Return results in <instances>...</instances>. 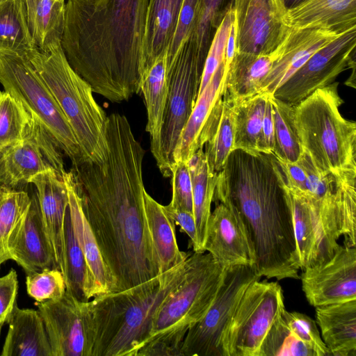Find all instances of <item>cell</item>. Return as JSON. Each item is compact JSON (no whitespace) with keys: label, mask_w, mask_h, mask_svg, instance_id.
Here are the masks:
<instances>
[{"label":"cell","mask_w":356,"mask_h":356,"mask_svg":"<svg viewBox=\"0 0 356 356\" xmlns=\"http://www.w3.org/2000/svg\"><path fill=\"white\" fill-rule=\"evenodd\" d=\"M106 139L103 163L84 161L71 171L83 212L120 291L160 272L145 211V151L120 113L108 116Z\"/></svg>","instance_id":"6da1fadb"},{"label":"cell","mask_w":356,"mask_h":356,"mask_svg":"<svg viewBox=\"0 0 356 356\" xmlns=\"http://www.w3.org/2000/svg\"><path fill=\"white\" fill-rule=\"evenodd\" d=\"M149 0H67L60 42L72 69L113 103L140 92Z\"/></svg>","instance_id":"7a4b0ae2"},{"label":"cell","mask_w":356,"mask_h":356,"mask_svg":"<svg viewBox=\"0 0 356 356\" xmlns=\"http://www.w3.org/2000/svg\"><path fill=\"white\" fill-rule=\"evenodd\" d=\"M229 202L242 216L255 249L257 274L267 280L300 279L292 218L273 154H229L218 172L213 200Z\"/></svg>","instance_id":"3957f363"},{"label":"cell","mask_w":356,"mask_h":356,"mask_svg":"<svg viewBox=\"0 0 356 356\" xmlns=\"http://www.w3.org/2000/svg\"><path fill=\"white\" fill-rule=\"evenodd\" d=\"M188 266V257L145 282L90 300L95 328L92 356H136L157 310L181 283Z\"/></svg>","instance_id":"277c9868"},{"label":"cell","mask_w":356,"mask_h":356,"mask_svg":"<svg viewBox=\"0 0 356 356\" xmlns=\"http://www.w3.org/2000/svg\"><path fill=\"white\" fill-rule=\"evenodd\" d=\"M227 268L208 252L191 253L183 281L157 310L136 356H181L187 331L209 309Z\"/></svg>","instance_id":"5b68a950"},{"label":"cell","mask_w":356,"mask_h":356,"mask_svg":"<svg viewBox=\"0 0 356 356\" xmlns=\"http://www.w3.org/2000/svg\"><path fill=\"white\" fill-rule=\"evenodd\" d=\"M338 82L316 90L295 106L294 120L302 147L324 175L356 176V123L345 119Z\"/></svg>","instance_id":"8992f818"},{"label":"cell","mask_w":356,"mask_h":356,"mask_svg":"<svg viewBox=\"0 0 356 356\" xmlns=\"http://www.w3.org/2000/svg\"><path fill=\"white\" fill-rule=\"evenodd\" d=\"M65 115L86 161L103 163L107 156L108 115L90 86L69 64L61 45L49 52L38 48L26 57Z\"/></svg>","instance_id":"52a82bcc"},{"label":"cell","mask_w":356,"mask_h":356,"mask_svg":"<svg viewBox=\"0 0 356 356\" xmlns=\"http://www.w3.org/2000/svg\"><path fill=\"white\" fill-rule=\"evenodd\" d=\"M0 83L41 123L72 167L86 161L65 115L27 58L0 54Z\"/></svg>","instance_id":"ba28073f"},{"label":"cell","mask_w":356,"mask_h":356,"mask_svg":"<svg viewBox=\"0 0 356 356\" xmlns=\"http://www.w3.org/2000/svg\"><path fill=\"white\" fill-rule=\"evenodd\" d=\"M204 62L191 36L166 69L168 96L161 136V161L158 167L165 177L171 176L175 147L198 97Z\"/></svg>","instance_id":"9c48e42d"},{"label":"cell","mask_w":356,"mask_h":356,"mask_svg":"<svg viewBox=\"0 0 356 356\" xmlns=\"http://www.w3.org/2000/svg\"><path fill=\"white\" fill-rule=\"evenodd\" d=\"M285 309L281 286L257 280L245 290L222 341V356H259L262 341Z\"/></svg>","instance_id":"30bf717a"},{"label":"cell","mask_w":356,"mask_h":356,"mask_svg":"<svg viewBox=\"0 0 356 356\" xmlns=\"http://www.w3.org/2000/svg\"><path fill=\"white\" fill-rule=\"evenodd\" d=\"M259 279L252 266L228 267L209 309L187 331L181 356H222V341L229 323L245 290Z\"/></svg>","instance_id":"8fae6325"},{"label":"cell","mask_w":356,"mask_h":356,"mask_svg":"<svg viewBox=\"0 0 356 356\" xmlns=\"http://www.w3.org/2000/svg\"><path fill=\"white\" fill-rule=\"evenodd\" d=\"M48 170L66 172L62 151L32 116L22 140L0 149V187L25 191L32 177Z\"/></svg>","instance_id":"7c38bea8"},{"label":"cell","mask_w":356,"mask_h":356,"mask_svg":"<svg viewBox=\"0 0 356 356\" xmlns=\"http://www.w3.org/2000/svg\"><path fill=\"white\" fill-rule=\"evenodd\" d=\"M35 305L53 356H92L95 328L90 300L81 301L65 291L58 299Z\"/></svg>","instance_id":"4fadbf2b"},{"label":"cell","mask_w":356,"mask_h":356,"mask_svg":"<svg viewBox=\"0 0 356 356\" xmlns=\"http://www.w3.org/2000/svg\"><path fill=\"white\" fill-rule=\"evenodd\" d=\"M355 47L356 27L314 53L273 96L297 105L316 90L332 83L343 71L355 68Z\"/></svg>","instance_id":"5bb4252c"},{"label":"cell","mask_w":356,"mask_h":356,"mask_svg":"<svg viewBox=\"0 0 356 356\" xmlns=\"http://www.w3.org/2000/svg\"><path fill=\"white\" fill-rule=\"evenodd\" d=\"M236 25V51L257 55L273 53L290 27L284 21L283 0H232Z\"/></svg>","instance_id":"9a60e30c"},{"label":"cell","mask_w":356,"mask_h":356,"mask_svg":"<svg viewBox=\"0 0 356 356\" xmlns=\"http://www.w3.org/2000/svg\"><path fill=\"white\" fill-rule=\"evenodd\" d=\"M300 279L314 307L356 300V248L340 245L328 259L302 270Z\"/></svg>","instance_id":"2e32d148"},{"label":"cell","mask_w":356,"mask_h":356,"mask_svg":"<svg viewBox=\"0 0 356 356\" xmlns=\"http://www.w3.org/2000/svg\"><path fill=\"white\" fill-rule=\"evenodd\" d=\"M204 251L226 268L238 265L254 268L257 257L249 229L230 202L216 203L208 221Z\"/></svg>","instance_id":"e0dca14e"},{"label":"cell","mask_w":356,"mask_h":356,"mask_svg":"<svg viewBox=\"0 0 356 356\" xmlns=\"http://www.w3.org/2000/svg\"><path fill=\"white\" fill-rule=\"evenodd\" d=\"M226 72L225 60L199 94L175 147L173 161L188 162L212 136L220 120Z\"/></svg>","instance_id":"ac0fdd59"},{"label":"cell","mask_w":356,"mask_h":356,"mask_svg":"<svg viewBox=\"0 0 356 356\" xmlns=\"http://www.w3.org/2000/svg\"><path fill=\"white\" fill-rule=\"evenodd\" d=\"M343 33L322 27L290 28L277 48L278 55L262 83L260 92L273 95L314 53Z\"/></svg>","instance_id":"d6986e66"},{"label":"cell","mask_w":356,"mask_h":356,"mask_svg":"<svg viewBox=\"0 0 356 356\" xmlns=\"http://www.w3.org/2000/svg\"><path fill=\"white\" fill-rule=\"evenodd\" d=\"M36 188L44 225L50 239L56 268L65 270V222L68 207V193L63 175L48 170L31 178Z\"/></svg>","instance_id":"ffe728a7"},{"label":"cell","mask_w":356,"mask_h":356,"mask_svg":"<svg viewBox=\"0 0 356 356\" xmlns=\"http://www.w3.org/2000/svg\"><path fill=\"white\" fill-rule=\"evenodd\" d=\"M282 181L291 213L300 268L302 270L328 259L333 252L327 242L314 208L306 198L285 186L282 172Z\"/></svg>","instance_id":"44dd1931"},{"label":"cell","mask_w":356,"mask_h":356,"mask_svg":"<svg viewBox=\"0 0 356 356\" xmlns=\"http://www.w3.org/2000/svg\"><path fill=\"white\" fill-rule=\"evenodd\" d=\"M30 196V207L12 251V260L23 268L26 275L45 268H56L36 191Z\"/></svg>","instance_id":"7402d4cb"},{"label":"cell","mask_w":356,"mask_h":356,"mask_svg":"<svg viewBox=\"0 0 356 356\" xmlns=\"http://www.w3.org/2000/svg\"><path fill=\"white\" fill-rule=\"evenodd\" d=\"M63 179L68 193L67 208L71 222L93 278L96 296L115 292V280L103 259L83 212L72 171H66L63 175Z\"/></svg>","instance_id":"603a6c76"},{"label":"cell","mask_w":356,"mask_h":356,"mask_svg":"<svg viewBox=\"0 0 356 356\" xmlns=\"http://www.w3.org/2000/svg\"><path fill=\"white\" fill-rule=\"evenodd\" d=\"M290 28H327L343 33L356 27V0H304L288 8Z\"/></svg>","instance_id":"cb8c5ba5"},{"label":"cell","mask_w":356,"mask_h":356,"mask_svg":"<svg viewBox=\"0 0 356 356\" xmlns=\"http://www.w3.org/2000/svg\"><path fill=\"white\" fill-rule=\"evenodd\" d=\"M5 323L8 330L1 355L53 356L38 309L19 308L16 303Z\"/></svg>","instance_id":"d4e9b609"},{"label":"cell","mask_w":356,"mask_h":356,"mask_svg":"<svg viewBox=\"0 0 356 356\" xmlns=\"http://www.w3.org/2000/svg\"><path fill=\"white\" fill-rule=\"evenodd\" d=\"M316 323L329 355H356V300L316 307Z\"/></svg>","instance_id":"484cf974"},{"label":"cell","mask_w":356,"mask_h":356,"mask_svg":"<svg viewBox=\"0 0 356 356\" xmlns=\"http://www.w3.org/2000/svg\"><path fill=\"white\" fill-rule=\"evenodd\" d=\"M183 1L149 0L143 44V73L157 58L166 56Z\"/></svg>","instance_id":"4316f807"},{"label":"cell","mask_w":356,"mask_h":356,"mask_svg":"<svg viewBox=\"0 0 356 356\" xmlns=\"http://www.w3.org/2000/svg\"><path fill=\"white\" fill-rule=\"evenodd\" d=\"M277 55V49L267 55L235 50L226 71L223 99L238 103L260 92L262 83Z\"/></svg>","instance_id":"83f0119b"},{"label":"cell","mask_w":356,"mask_h":356,"mask_svg":"<svg viewBox=\"0 0 356 356\" xmlns=\"http://www.w3.org/2000/svg\"><path fill=\"white\" fill-rule=\"evenodd\" d=\"M147 111L146 131L151 152L159 167L161 161V136L168 96L165 56L157 58L143 73L140 85Z\"/></svg>","instance_id":"f1b7e54d"},{"label":"cell","mask_w":356,"mask_h":356,"mask_svg":"<svg viewBox=\"0 0 356 356\" xmlns=\"http://www.w3.org/2000/svg\"><path fill=\"white\" fill-rule=\"evenodd\" d=\"M144 204L148 231L161 274L185 261L191 253L179 250L174 221L166 215L163 205L146 191Z\"/></svg>","instance_id":"f546056e"},{"label":"cell","mask_w":356,"mask_h":356,"mask_svg":"<svg viewBox=\"0 0 356 356\" xmlns=\"http://www.w3.org/2000/svg\"><path fill=\"white\" fill-rule=\"evenodd\" d=\"M29 30L37 48L49 52L61 45L65 22V2L25 0Z\"/></svg>","instance_id":"4dcf8cb0"},{"label":"cell","mask_w":356,"mask_h":356,"mask_svg":"<svg viewBox=\"0 0 356 356\" xmlns=\"http://www.w3.org/2000/svg\"><path fill=\"white\" fill-rule=\"evenodd\" d=\"M188 163L192 180L193 215L197 236L195 252H204V245L218 173L209 170L203 148L199 149Z\"/></svg>","instance_id":"1f68e13d"},{"label":"cell","mask_w":356,"mask_h":356,"mask_svg":"<svg viewBox=\"0 0 356 356\" xmlns=\"http://www.w3.org/2000/svg\"><path fill=\"white\" fill-rule=\"evenodd\" d=\"M36 48L25 0H0V54L26 57Z\"/></svg>","instance_id":"d6a6232c"},{"label":"cell","mask_w":356,"mask_h":356,"mask_svg":"<svg viewBox=\"0 0 356 356\" xmlns=\"http://www.w3.org/2000/svg\"><path fill=\"white\" fill-rule=\"evenodd\" d=\"M65 270L66 291L81 301L96 296L95 286L84 254L74 234L67 209L65 222Z\"/></svg>","instance_id":"836d02e7"},{"label":"cell","mask_w":356,"mask_h":356,"mask_svg":"<svg viewBox=\"0 0 356 356\" xmlns=\"http://www.w3.org/2000/svg\"><path fill=\"white\" fill-rule=\"evenodd\" d=\"M31 196L26 191H5L0 203V266L12 251L26 217Z\"/></svg>","instance_id":"e575fe53"},{"label":"cell","mask_w":356,"mask_h":356,"mask_svg":"<svg viewBox=\"0 0 356 356\" xmlns=\"http://www.w3.org/2000/svg\"><path fill=\"white\" fill-rule=\"evenodd\" d=\"M268 93L261 92L236 103V129L233 150L252 155L261 153L258 144Z\"/></svg>","instance_id":"d590c367"},{"label":"cell","mask_w":356,"mask_h":356,"mask_svg":"<svg viewBox=\"0 0 356 356\" xmlns=\"http://www.w3.org/2000/svg\"><path fill=\"white\" fill-rule=\"evenodd\" d=\"M275 127V149L272 154L285 162L296 163L302 152L294 120L295 106L272 95Z\"/></svg>","instance_id":"8d00e7d4"},{"label":"cell","mask_w":356,"mask_h":356,"mask_svg":"<svg viewBox=\"0 0 356 356\" xmlns=\"http://www.w3.org/2000/svg\"><path fill=\"white\" fill-rule=\"evenodd\" d=\"M236 103L222 99V108L218 126L204 145V154L209 170L220 172L233 151L236 129Z\"/></svg>","instance_id":"74e56055"},{"label":"cell","mask_w":356,"mask_h":356,"mask_svg":"<svg viewBox=\"0 0 356 356\" xmlns=\"http://www.w3.org/2000/svg\"><path fill=\"white\" fill-rule=\"evenodd\" d=\"M231 4L232 0H200L196 24L191 36L201 59L205 60L213 36L231 8Z\"/></svg>","instance_id":"f35d334b"},{"label":"cell","mask_w":356,"mask_h":356,"mask_svg":"<svg viewBox=\"0 0 356 356\" xmlns=\"http://www.w3.org/2000/svg\"><path fill=\"white\" fill-rule=\"evenodd\" d=\"M31 115L6 91H0V149L22 140Z\"/></svg>","instance_id":"ab89813d"},{"label":"cell","mask_w":356,"mask_h":356,"mask_svg":"<svg viewBox=\"0 0 356 356\" xmlns=\"http://www.w3.org/2000/svg\"><path fill=\"white\" fill-rule=\"evenodd\" d=\"M259 356H316L297 338L284 323L282 315L275 320L265 336Z\"/></svg>","instance_id":"60d3db41"},{"label":"cell","mask_w":356,"mask_h":356,"mask_svg":"<svg viewBox=\"0 0 356 356\" xmlns=\"http://www.w3.org/2000/svg\"><path fill=\"white\" fill-rule=\"evenodd\" d=\"M26 288L28 295L35 302L58 299L66 291L64 275L56 268H45L26 274Z\"/></svg>","instance_id":"b9f144b4"},{"label":"cell","mask_w":356,"mask_h":356,"mask_svg":"<svg viewBox=\"0 0 356 356\" xmlns=\"http://www.w3.org/2000/svg\"><path fill=\"white\" fill-rule=\"evenodd\" d=\"M282 317L291 332L307 346L316 356H328L329 351L324 343L316 321L309 316L284 309Z\"/></svg>","instance_id":"7bdbcfd3"},{"label":"cell","mask_w":356,"mask_h":356,"mask_svg":"<svg viewBox=\"0 0 356 356\" xmlns=\"http://www.w3.org/2000/svg\"><path fill=\"white\" fill-rule=\"evenodd\" d=\"M234 21V13L231 8L213 36L204 62L199 94L209 83L218 66L224 60L226 42Z\"/></svg>","instance_id":"ee69618b"},{"label":"cell","mask_w":356,"mask_h":356,"mask_svg":"<svg viewBox=\"0 0 356 356\" xmlns=\"http://www.w3.org/2000/svg\"><path fill=\"white\" fill-rule=\"evenodd\" d=\"M200 0H184L176 30L165 56L166 69L173 62L182 44L193 35L198 12Z\"/></svg>","instance_id":"f6af8a7d"},{"label":"cell","mask_w":356,"mask_h":356,"mask_svg":"<svg viewBox=\"0 0 356 356\" xmlns=\"http://www.w3.org/2000/svg\"><path fill=\"white\" fill-rule=\"evenodd\" d=\"M172 195L170 205L193 213V187L188 163L178 161L171 170Z\"/></svg>","instance_id":"bcb514c9"},{"label":"cell","mask_w":356,"mask_h":356,"mask_svg":"<svg viewBox=\"0 0 356 356\" xmlns=\"http://www.w3.org/2000/svg\"><path fill=\"white\" fill-rule=\"evenodd\" d=\"M17 291V274L11 268L6 275L0 277V321L6 323L16 304Z\"/></svg>","instance_id":"7dc6e473"},{"label":"cell","mask_w":356,"mask_h":356,"mask_svg":"<svg viewBox=\"0 0 356 356\" xmlns=\"http://www.w3.org/2000/svg\"><path fill=\"white\" fill-rule=\"evenodd\" d=\"M273 94L268 93L263 118L261 135L258 144L259 153L272 154L275 149V127L273 108L271 101Z\"/></svg>","instance_id":"c3c4849f"},{"label":"cell","mask_w":356,"mask_h":356,"mask_svg":"<svg viewBox=\"0 0 356 356\" xmlns=\"http://www.w3.org/2000/svg\"><path fill=\"white\" fill-rule=\"evenodd\" d=\"M166 215L171 218L175 225L180 227V231L186 234L190 238V245L193 252L197 250V236L194 215L193 213L177 209L169 204L163 206Z\"/></svg>","instance_id":"681fc988"},{"label":"cell","mask_w":356,"mask_h":356,"mask_svg":"<svg viewBox=\"0 0 356 356\" xmlns=\"http://www.w3.org/2000/svg\"><path fill=\"white\" fill-rule=\"evenodd\" d=\"M235 40H236V25L235 20L231 25V28L229 30V33L228 35V38L226 42L225 50V71H227L232 59L234 56L236 47H235Z\"/></svg>","instance_id":"f907efd6"},{"label":"cell","mask_w":356,"mask_h":356,"mask_svg":"<svg viewBox=\"0 0 356 356\" xmlns=\"http://www.w3.org/2000/svg\"><path fill=\"white\" fill-rule=\"evenodd\" d=\"M304 0H283V2L286 7V8H291L295 7Z\"/></svg>","instance_id":"816d5d0a"},{"label":"cell","mask_w":356,"mask_h":356,"mask_svg":"<svg viewBox=\"0 0 356 356\" xmlns=\"http://www.w3.org/2000/svg\"><path fill=\"white\" fill-rule=\"evenodd\" d=\"M5 191H6V190H4V189H3V188H1L0 187V203H1V200H2V198H3V195H4Z\"/></svg>","instance_id":"f5cc1de1"},{"label":"cell","mask_w":356,"mask_h":356,"mask_svg":"<svg viewBox=\"0 0 356 356\" xmlns=\"http://www.w3.org/2000/svg\"><path fill=\"white\" fill-rule=\"evenodd\" d=\"M4 323H5L4 322L0 321V335H1V332L2 327H3Z\"/></svg>","instance_id":"db71d44e"},{"label":"cell","mask_w":356,"mask_h":356,"mask_svg":"<svg viewBox=\"0 0 356 356\" xmlns=\"http://www.w3.org/2000/svg\"><path fill=\"white\" fill-rule=\"evenodd\" d=\"M57 1L65 2V0H56Z\"/></svg>","instance_id":"11a10c76"}]
</instances>
